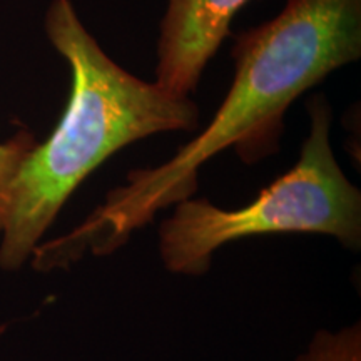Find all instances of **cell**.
<instances>
[{
	"label": "cell",
	"mask_w": 361,
	"mask_h": 361,
	"mask_svg": "<svg viewBox=\"0 0 361 361\" xmlns=\"http://www.w3.org/2000/svg\"><path fill=\"white\" fill-rule=\"evenodd\" d=\"M296 361H361V324L319 329Z\"/></svg>",
	"instance_id": "obj_5"
},
{
	"label": "cell",
	"mask_w": 361,
	"mask_h": 361,
	"mask_svg": "<svg viewBox=\"0 0 361 361\" xmlns=\"http://www.w3.org/2000/svg\"><path fill=\"white\" fill-rule=\"evenodd\" d=\"M44 29L69 64L71 92L56 129L13 180L0 234V269L7 273L29 264L69 197L112 154L149 135L200 126L191 97L171 96L112 61L71 0H52Z\"/></svg>",
	"instance_id": "obj_2"
},
{
	"label": "cell",
	"mask_w": 361,
	"mask_h": 361,
	"mask_svg": "<svg viewBox=\"0 0 361 361\" xmlns=\"http://www.w3.org/2000/svg\"><path fill=\"white\" fill-rule=\"evenodd\" d=\"M250 0H168L159 27L156 84L189 97Z\"/></svg>",
	"instance_id": "obj_4"
},
{
	"label": "cell",
	"mask_w": 361,
	"mask_h": 361,
	"mask_svg": "<svg viewBox=\"0 0 361 361\" xmlns=\"http://www.w3.org/2000/svg\"><path fill=\"white\" fill-rule=\"evenodd\" d=\"M4 331H6V326H0V335H2Z\"/></svg>",
	"instance_id": "obj_7"
},
{
	"label": "cell",
	"mask_w": 361,
	"mask_h": 361,
	"mask_svg": "<svg viewBox=\"0 0 361 361\" xmlns=\"http://www.w3.org/2000/svg\"><path fill=\"white\" fill-rule=\"evenodd\" d=\"M234 39V78L209 126L169 161L130 171L74 229L44 239L29 261L35 271L112 255L159 211L192 197L200 169L226 149L247 164L273 154L291 104L361 57V0H286L274 19Z\"/></svg>",
	"instance_id": "obj_1"
},
{
	"label": "cell",
	"mask_w": 361,
	"mask_h": 361,
	"mask_svg": "<svg viewBox=\"0 0 361 361\" xmlns=\"http://www.w3.org/2000/svg\"><path fill=\"white\" fill-rule=\"evenodd\" d=\"M37 142V137L27 129L17 130L7 141L0 142V234L6 223L13 180Z\"/></svg>",
	"instance_id": "obj_6"
},
{
	"label": "cell",
	"mask_w": 361,
	"mask_h": 361,
	"mask_svg": "<svg viewBox=\"0 0 361 361\" xmlns=\"http://www.w3.org/2000/svg\"><path fill=\"white\" fill-rule=\"evenodd\" d=\"M310 134L300 159L246 206L223 209L189 197L159 224V258L166 271L200 276L229 243L264 234L306 233L361 246V192L343 173L331 146L333 111L323 94L308 99Z\"/></svg>",
	"instance_id": "obj_3"
}]
</instances>
